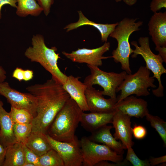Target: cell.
Listing matches in <instances>:
<instances>
[{
    "mask_svg": "<svg viewBox=\"0 0 166 166\" xmlns=\"http://www.w3.org/2000/svg\"><path fill=\"white\" fill-rule=\"evenodd\" d=\"M6 73L5 70L0 65V82L4 81L6 78Z\"/></svg>",
    "mask_w": 166,
    "mask_h": 166,
    "instance_id": "cell-40",
    "label": "cell"
},
{
    "mask_svg": "<svg viewBox=\"0 0 166 166\" xmlns=\"http://www.w3.org/2000/svg\"><path fill=\"white\" fill-rule=\"evenodd\" d=\"M140 46L138 45L136 41H132L131 44L135 47L132 57L135 58L137 55H140L144 59L146 67L153 73L152 77L157 79L158 82V88L152 90L153 94L158 97L164 96V87L162 84L161 75L166 73V69L164 68L163 60L159 54H155L151 49L148 37H141L138 39Z\"/></svg>",
    "mask_w": 166,
    "mask_h": 166,
    "instance_id": "cell-6",
    "label": "cell"
},
{
    "mask_svg": "<svg viewBox=\"0 0 166 166\" xmlns=\"http://www.w3.org/2000/svg\"><path fill=\"white\" fill-rule=\"evenodd\" d=\"M31 45L25 52V57L31 62L40 64L51 74L52 77L63 84L68 76L62 72L58 67L57 61L60 57L59 54L56 53L57 48L48 47L43 36L40 34L33 35Z\"/></svg>",
    "mask_w": 166,
    "mask_h": 166,
    "instance_id": "cell-3",
    "label": "cell"
},
{
    "mask_svg": "<svg viewBox=\"0 0 166 166\" xmlns=\"http://www.w3.org/2000/svg\"><path fill=\"white\" fill-rule=\"evenodd\" d=\"M148 25L149 34L156 47H166V12L154 13Z\"/></svg>",
    "mask_w": 166,
    "mask_h": 166,
    "instance_id": "cell-16",
    "label": "cell"
},
{
    "mask_svg": "<svg viewBox=\"0 0 166 166\" xmlns=\"http://www.w3.org/2000/svg\"><path fill=\"white\" fill-rule=\"evenodd\" d=\"M25 162L23 143L16 142L6 148L2 166H23Z\"/></svg>",
    "mask_w": 166,
    "mask_h": 166,
    "instance_id": "cell-22",
    "label": "cell"
},
{
    "mask_svg": "<svg viewBox=\"0 0 166 166\" xmlns=\"http://www.w3.org/2000/svg\"><path fill=\"white\" fill-rule=\"evenodd\" d=\"M112 126H104L91 133L88 138L96 143H101L109 147L117 154L123 155L125 149L121 142L116 140L112 134Z\"/></svg>",
    "mask_w": 166,
    "mask_h": 166,
    "instance_id": "cell-18",
    "label": "cell"
},
{
    "mask_svg": "<svg viewBox=\"0 0 166 166\" xmlns=\"http://www.w3.org/2000/svg\"><path fill=\"white\" fill-rule=\"evenodd\" d=\"M155 49L158 51L159 54L163 58L164 62L166 63V47H156Z\"/></svg>",
    "mask_w": 166,
    "mask_h": 166,
    "instance_id": "cell-37",
    "label": "cell"
},
{
    "mask_svg": "<svg viewBox=\"0 0 166 166\" xmlns=\"http://www.w3.org/2000/svg\"><path fill=\"white\" fill-rule=\"evenodd\" d=\"M39 157L52 148L46 134L32 132L23 143Z\"/></svg>",
    "mask_w": 166,
    "mask_h": 166,
    "instance_id": "cell-21",
    "label": "cell"
},
{
    "mask_svg": "<svg viewBox=\"0 0 166 166\" xmlns=\"http://www.w3.org/2000/svg\"><path fill=\"white\" fill-rule=\"evenodd\" d=\"M83 166H95L102 161L120 163L123 160V155L117 154L108 146L100 144L83 136L79 140Z\"/></svg>",
    "mask_w": 166,
    "mask_h": 166,
    "instance_id": "cell-8",
    "label": "cell"
},
{
    "mask_svg": "<svg viewBox=\"0 0 166 166\" xmlns=\"http://www.w3.org/2000/svg\"><path fill=\"white\" fill-rule=\"evenodd\" d=\"M24 70L21 68L17 67L13 73L12 77L20 81L23 80Z\"/></svg>",
    "mask_w": 166,
    "mask_h": 166,
    "instance_id": "cell-35",
    "label": "cell"
},
{
    "mask_svg": "<svg viewBox=\"0 0 166 166\" xmlns=\"http://www.w3.org/2000/svg\"><path fill=\"white\" fill-rule=\"evenodd\" d=\"M131 117L116 109L112 123L115 129L113 137L117 140H120L125 149L128 147H132L134 144L132 140Z\"/></svg>",
    "mask_w": 166,
    "mask_h": 166,
    "instance_id": "cell-12",
    "label": "cell"
},
{
    "mask_svg": "<svg viewBox=\"0 0 166 166\" xmlns=\"http://www.w3.org/2000/svg\"><path fill=\"white\" fill-rule=\"evenodd\" d=\"M78 12L79 16L78 21L76 22L70 23L64 28V29L66 30L67 32L77 29L82 26H91L99 31L102 42H107L108 37L118 24V22L111 24L96 23L89 20L84 15L81 11H79Z\"/></svg>",
    "mask_w": 166,
    "mask_h": 166,
    "instance_id": "cell-20",
    "label": "cell"
},
{
    "mask_svg": "<svg viewBox=\"0 0 166 166\" xmlns=\"http://www.w3.org/2000/svg\"><path fill=\"white\" fill-rule=\"evenodd\" d=\"M115 111L109 113H89L83 112L80 121L81 125L86 131L92 133L104 126L112 123Z\"/></svg>",
    "mask_w": 166,
    "mask_h": 166,
    "instance_id": "cell-17",
    "label": "cell"
},
{
    "mask_svg": "<svg viewBox=\"0 0 166 166\" xmlns=\"http://www.w3.org/2000/svg\"><path fill=\"white\" fill-rule=\"evenodd\" d=\"M0 99V143L5 148L16 142L13 131L14 122L10 113L4 109Z\"/></svg>",
    "mask_w": 166,
    "mask_h": 166,
    "instance_id": "cell-19",
    "label": "cell"
},
{
    "mask_svg": "<svg viewBox=\"0 0 166 166\" xmlns=\"http://www.w3.org/2000/svg\"><path fill=\"white\" fill-rule=\"evenodd\" d=\"M83 111L70 98L58 112L46 134L60 141L71 142L77 138L75 133Z\"/></svg>",
    "mask_w": 166,
    "mask_h": 166,
    "instance_id": "cell-2",
    "label": "cell"
},
{
    "mask_svg": "<svg viewBox=\"0 0 166 166\" xmlns=\"http://www.w3.org/2000/svg\"><path fill=\"white\" fill-rule=\"evenodd\" d=\"M42 8L46 16L49 14L51 7L53 4L55 0H36Z\"/></svg>",
    "mask_w": 166,
    "mask_h": 166,
    "instance_id": "cell-32",
    "label": "cell"
},
{
    "mask_svg": "<svg viewBox=\"0 0 166 166\" xmlns=\"http://www.w3.org/2000/svg\"><path fill=\"white\" fill-rule=\"evenodd\" d=\"M32 123H14L13 131L17 142L24 143L32 133Z\"/></svg>",
    "mask_w": 166,
    "mask_h": 166,
    "instance_id": "cell-27",
    "label": "cell"
},
{
    "mask_svg": "<svg viewBox=\"0 0 166 166\" xmlns=\"http://www.w3.org/2000/svg\"><path fill=\"white\" fill-rule=\"evenodd\" d=\"M23 148L25 158V162L32 163L35 166H41L39 157L23 143Z\"/></svg>",
    "mask_w": 166,
    "mask_h": 166,
    "instance_id": "cell-29",
    "label": "cell"
},
{
    "mask_svg": "<svg viewBox=\"0 0 166 166\" xmlns=\"http://www.w3.org/2000/svg\"><path fill=\"white\" fill-rule=\"evenodd\" d=\"M39 160L41 166H64L60 156L52 148L39 157Z\"/></svg>",
    "mask_w": 166,
    "mask_h": 166,
    "instance_id": "cell-24",
    "label": "cell"
},
{
    "mask_svg": "<svg viewBox=\"0 0 166 166\" xmlns=\"http://www.w3.org/2000/svg\"><path fill=\"white\" fill-rule=\"evenodd\" d=\"M52 148L56 150L61 157L64 166H81L83 159L80 141L77 138L73 142L56 140L46 134Z\"/></svg>",
    "mask_w": 166,
    "mask_h": 166,
    "instance_id": "cell-9",
    "label": "cell"
},
{
    "mask_svg": "<svg viewBox=\"0 0 166 166\" xmlns=\"http://www.w3.org/2000/svg\"><path fill=\"white\" fill-rule=\"evenodd\" d=\"M34 77V73L32 70L26 69L24 70V79L25 81L31 80Z\"/></svg>",
    "mask_w": 166,
    "mask_h": 166,
    "instance_id": "cell-38",
    "label": "cell"
},
{
    "mask_svg": "<svg viewBox=\"0 0 166 166\" xmlns=\"http://www.w3.org/2000/svg\"><path fill=\"white\" fill-rule=\"evenodd\" d=\"M123 1L127 5L132 6L135 4L137 2V0H123Z\"/></svg>",
    "mask_w": 166,
    "mask_h": 166,
    "instance_id": "cell-41",
    "label": "cell"
},
{
    "mask_svg": "<svg viewBox=\"0 0 166 166\" xmlns=\"http://www.w3.org/2000/svg\"><path fill=\"white\" fill-rule=\"evenodd\" d=\"M110 43L106 42L102 46L93 49L78 48L71 53L62 51V54L72 61L87 65L99 67L102 65V60L111 58V56H103V54L109 50Z\"/></svg>",
    "mask_w": 166,
    "mask_h": 166,
    "instance_id": "cell-11",
    "label": "cell"
},
{
    "mask_svg": "<svg viewBox=\"0 0 166 166\" xmlns=\"http://www.w3.org/2000/svg\"><path fill=\"white\" fill-rule=\"evenodd\" d=\"M80 77L72 75L67 76L63 88L83 111H89L85 96L87 86L80 80Z\"/></svg>",
    "mask_w": 166,
    "mask_h": 166,
    "instance_id": "cell-15",
    "label": "cell"
},
{
    "mask_svg": "<svg viewBox=\"0 0 166 166\" xmlns=\"http://www.w3.org/2000/svg\"><path fill=\"white\" fill-rule=\"evenodd\" d=\"M150 166H154L166 162V156L158 157H151L148 160Z\"/></svg>",
    "mask_w": 166,
    "mask_h": 166,
    "instance_id": "cell-34",
    "label": "cell"
},
{
    "mask_svg": "<svg viewBox=\"0 0 166 166\" xmlns=\"http://www.w3.org/2000/svg\"><path fill=\"white\" fill-rule=\"evenodd\" d=\"M137 19V18H124L118 22L114 30L109 36L115 38L117 42V47L112 51L111 58H113L116 63H120L121 69L127 74L132 73L129 57L134 50L130 47L129 38L133 32L139 30V27L143 24L141 21L136 22Z\"/></svg>",
    "mask_w": 166,
    "mask_h": 166,
    "instance_id": "cell-4",
    "label": "cell"
},
{
    "mask_svg": "<svg viewBox=\"0 0 166 166\" xmlns=\"http://www.w3.org/2000/svg\"><path fill=\"white\" fill-rule=\"evenodd\" d=\"M6 148H5L0 143V166H2L4 160Z\"/></svg>",
    "mask_w": 166,
    "mask_h": 166,
    "instance_id": "cell-39",
    "label": "cell"
},
{
    "mask_svg": "<svg viewBox=\"0 0 166 166\" xmlns=\"http://www.w3.org/2000/svg\"><path fill=\"white\" fill-rule=\"evenodd\" d=\"M17 0H0V19L2 18L1 9L3 5L8 4L16 8L17 6Z\"/></svg>",
    "mask_w": 166,
    "mask_h": 166,
    "instance_id": "cell-36",
    "label": "cell"
},
{
    "mask_svg": "<svg viewBox=\"0 0 166 166\" xmlns=\"http://www.w3.org/2000/svg\"><path fill=\"white\" fill-rule=\"evenodd\" d=\"M122 0H115V1L117 2H121L122 1Z\"/></svg>",
    "mask_w": 166,
    "mask_h": 166,
    "instance_id": "cell-43",
    "label": "cell"
},
{
    "mask_svg": "<svg viewBox=\"0 0 166 166\" xmlns=\"http://www.w3.org/2000/svg\"><path fill=\"white\" fill-rule=\"evenodd\" d=\"M90 74L86 76L84 83L87 86L98 85L103 89L101 91L103 96H107L117 102L116 89L124 80L127 73L123 71L120 73L108 72L98 67L87 65Z\"/></svg>",
    "mask_w": 166,
    "mask_h": 166,
    "instance_id": "cell-7",
    "label": "cell"
},
{
    "mask_svg": "<svg viewBox=\"0 0 166 166\" xmlns=\"http://www.w3.org/2000/svg\"><path fill=\"white\" fill-rule=\"evenodd\" d=\"M132 136L136 139L141 140L144 138L147 134L145 127L140 125L135 124L132 128Z\"/></svg>",
    "mask_w": 166,
    "mask_h": 166,
    "instance_id": "cell-30",
    "label": "cell"
},
{
    "mask_svg": "<svg viewBox=\"0 0 166 166\" xmlns=\"http://www.w3.org/2000/svg\"><path fill=\"white\" fill-rule=\"evenodd\" d=\"M23 166H35L34 164L32 163L25 162Z\"/></svg>",
    "mask_w": 166,
    "mask_h": 166,
    "instance_id": "cell-42",
    "label": "cell"
},
{
    "mask_svg": "<svg viewBox=\"0 0 166 166\" xmlns=\"http://www.w3.org/2000/svg\"><path fill=\"white\" fill-rule=\"evenodd\" d=\"M0 94L6 99L11 106L26 109L34 117L36 116V99L30 93L19 92L11 88L7 82L4 81L0 82Z\"/></svg>",
    "mask_w": 166,
    "mask_h": 166,
    "instance_id": "cell-10",
    "label": "cell"
},
{
    "mask_svg": "<svg viewBox=\"0 0 166 166\" xmlns=\"http://www.w3.org/2000/svg\"><path fill=\"white\" fill-rule=\"evenodd\" d=\"M151 126L155 129L159 134L164 143L166 146V122L157 116L152 115L149 113L145 116Z\"/></svg>",
    "mask_w": 166,
    "mask_h": 166,
    "instance_id": "cell-26",
    "label": "cell"
},
{
    "mask_svg": "<svg viewBox=\"0 0 166 166\" xmlns=\"http://www.w3.org/2000/svg\"><path fill=\"white\" fill-rule=\"evenodd\" d=\"M16 14L25 17L29 15L38 16L43 11L42 8L35 0H17Z\"/></svg>",
    "mask_w": 166,
    "mask_h": 166,
    "instance_id": "cell-23",
    "label": "cell"
},
{
    "mask_svg": "<svg viewBox=\"0 0 166 166\" xmlns=\"http://www.w3.org/2000/svg\"><path fill=\"white\" fill-rule=\"evenodd\" d=\"M150 71L146 66H141L135 73L127 74L120 85L117 88L116 92L121 91L117 97L118 102L132 94L137 96H146L150 93L148 88H155L154 84L155 79L150 76ZM116 102V103H117Z\"/></svg>",
    "mask_w": 166,
    "mask_h": 166,
    "instance_id": "cell-5",
    "label": "cell"
},
{
    "mask_svg": "<svg viewBox=\"0 0 166 166\" xmlns=\"http://www.w3.org/2000/svg\"><path fill=\"white\" fill-rule=\"evenodd\" d=\"M86 101L89 111L91 112L109 113L116 110L117 102L111 98H105L101 91L93 86L87 87L85 91Z\"/></svg>",
    "mask_w": 166,
    "mask_h": 166,
    "instance_id": "cell-13",
    "label": "cell"
},
{
    "mask_svg": "<svg viewBox=\"0 0 166 166\" xmlns=\"http://www.w3.org/2000/svg\"><path fill=\"white\" fill-rule=\"evenodd\" d=\"M26 89L37 100V114L32 123V132L46 134L56 115L70 96L62 85L52 77L43 84L31 85Z\"/></svg>",
    "mask_w": 166,
    "mask_h": 166,
    "instance_id": "cell-1",
    "label": "cell"
},
{
    "mask_svg": "<svg viewBox=\"0 0 166 166\" xmlns=\"http://www.w3.org/2000/svg\"><path fill=\"white\" fill-rule=\"evenodd\" d=\"M150 7L153 13L157 12L162 8H166V0H152Z\"/></svg>",
    "mask_w": 166,
    "mask_h": 166,
    "instance_id": "cell-31",
    "label": "cell"
},
{
    "mask_svg": "<svg viewBox=\"0 0 166 166\" xmlns=\"http://www.w3.org/2000/svg\"><path fill=\"white\" fill-rule=\"evenodd\" d=\"M129 163L126 159L123 160L120 163H110L108 161L104 160L100 161L96 164L95 166H119L128 165Z\"/></svg>",
    "mask_w": 166,
    "mask_h": 166,
    "instance_id": "cell-33",
    "label": "cell"
},
{
    "mask_svg": "<svg viewBox=\"0 0 166 166\" xmlns=\"http://www.w3.org/2000/svg\"><path fill=\"white\" fill-rule=\"evenodd\" d=\"M148 106L144 100L130 95L117 102L115 108L131 117L143 118L149 113Z\"/></svg>",
    "mask_w": 166,
    "mask_h": 166,
    "instance_id": "cell-14",
    "label": "cell"
},
{
    "mask_svg": "<svg viewBox=\"0 0 166 166\" xmlns=\"http://www.w3.org/2000/svg\"><path fill=\"white\" fill-rule=\"evenodd\" d=\"M9 113L14 123H32L34 117L28 110L12 106Z\"/></svg>",
    "mask_w": 166,
    "mask_h": 166,
    "instance_id": "cell-25",
    "label": "cell"
},
{
    "mask_svg": "<svg viewBox=\"0 0 166 166\" xmlns=\"http://www.w3.org/2000/svg\"><path fill=\"white\" fill-rule=\"evenodd\" d=\"M132 147H127V151L125 159L133 166H150L148 160L140 159L136 154Z\"/></svg>",
    "mask_w": 166,
    "mask_h": 166,
    "instance_id": "cell-28",
    "label": "cell"
}]
</instances>
